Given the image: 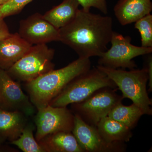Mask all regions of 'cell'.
Segmentation results:
<instances>
[{
  "mask_svg": "<svg viewBox=\"0 0 152 152\" xmlns=\"http://www.w3.org/2000/svg\"><path fill=\"white\" fill-rule=\"evenodd\" d=\"M32 46L18 33L0 40V69L7 71L29 51Z\"/></svg>",
  "mask_w": 152,
  "mask_h": 152,
  "instance_id": "cell-12",
  "label": "cell"
},
{
  "mask_svg": "<svg viewBox=\"0 0 152 152\" xmlns=\"http://www.w3.org/2000/svg\"><path fill=\"white\" fill-rule=\"evenodd\" d=\"M144 115L141 109L134 104L125 106L122 102L114 107L108 116L132 129L137 126L139 120Z\"/></svg>",
  "mask_w": 152,
  "mask_h": 152,
  "instance_id": "cell-18",
  "label": "cell"
},
{
  "mask_svg": "<svg viewBox=\"0 0 152 152\" xmlns=\"http://www.w3.org/2000/svg\"><path fill=\"white\" fill-rule=\"evenodd\" d=\"M29 117L18 112H9L0 108V145L19 137Z\"/></svg>",
  "mask_w": 152,
  "mask_h": 152,
  "instance_id": "cell-14",
  "label": "cell"
},
{
  "mask_svg": "<svg viewBox=\"0 0 152 152\" xmlns=\"http://www.w3.org/2000/svg\"><path fill=\"white\" fill-rule=\"evenodd\" d=\"M38 142L44 152H84L72 132L50 134Z\"/></svg>",
  "mask_w": 152,
  "mask_h": 152,
  "instance_id": "cell-15",
  "label": "cell"
},
{
  "mask_svg": "<svg viewBox=\"0 0 152 152\" xmlns=\"http://www.w3.org/2000/svg\"><path fill=\"white\" fill-rule=\"evenodd\" d=\"M80 5L77 0H63L44 14V18L58 29L69 24L75 18Z\"/></svg>",
  "mask_w": 152,
  "mask_h": 152,
  "instance_id": "cell-16",
  "label": "cell"
},
{
  "mask_svg": "<svg viewBox=\"0 0 152 152\" xmlns=\"http://www.w3.org/2000/svg\"><path fill=\"white\" fill-rule=\"evenodd\" d=\"M104 88L118 89L108 76L96 66L74 79L49 105L67 107L84 100L96 91Z\"/></svg>",
  "mask_w": 152,
  "mask_h": 152,
  "instance_id": "cell-4",
  "label": "cell"
},
{
  "mask_svg": "<svg viewBox=\"0 0 152 152\" xmlns=\"http://www.w3.org/2000/svg\"><path fill=\"white\" fill-rule=\"evenodd\" d=\"M75 115L73 129L72 131L84 152H125V142H108L102 137L96 127L88 124L77 115Z\"/></svg>",
  "mask_w": 152,
  "mask_h": 152,
  "instance_id": "cell-10",
  "label": "cell"
},
{
  "mask_svg": "<svg viewBox=\"0 0 152 152\" xmlns=\"http://www.w3.org/2000/svg\"><path fill=\"white\" fill-rule=\"evenodd\" d=\"M91 69L90 58H79L64 67L26 83L30 100L37 110L47 107L70 82Z\"/></svg>",
  "mask_w": 152,
  "mask_h": 152,
  "instance_id": "cell-2",
  "label": "cell"
},
{
  "mask_svg": "<svg viewBox=\"0 0 152 152\" xmlns=\"http://www.w3.org/2000/svg\"><path fill=\"white\" fill-rule=\"evenodd\" d=\"M96 67L114 82L118 89L121 91L124 99H130L141 109L144 115H152V100L147 91L149 77L146 67L129 71L99 65Z\"/></svg>",
  "mask_w": 152,
  "mask_h": 152,
  "instance_id": "cell-3",
  "label": "cell"
},
{
  "mask_svg": "<svg viewBox=\"0 0 152 152\" xmlns=\"http://www.w3.org/2000/svg\"><path fill=\"white\" fill-rule=\"evenodd\" d=\"M96 128L102 137L111 142H127L133 136L131 129L108 116L101 120Z\"/></svg>",
  "mask_w": 152,
  "mask_h": 152,
  "instance_id": "cell-17",
  "label": "cell"
},
{
  "mask_svg": "<svg viewBox=\"0 0 152 152\" xmlns=\"http://www.w3.org/2000/svg\"><path fill=\"white\" fill-rule=\"evenodd\" d=\"M129 36L114 31L110 42V48L99 57L98 65L111 69H134L137 66L133 59L139 56L151 54L152 48L137 46L131 43Z\"/></svg>",
  "mask_w": 152,
  "mask_h": 152,
  "instance_id": "cell-7",
  "label": "cell"
},
{
  "mask_svg": "<svg viewBox=\"0 0 152 152\" xmlns=\"http://www.w3.org/2000/svg\"><path fill=\"white\" fill-rule=\"evenodd\" d=\"M117 89H100L84 100L71 104V111L88 124L96 127L101 120L107 116L113 108L124 99L116 92Z\"/></svg>",
  "mask_w": 152,
  "mask_h": 152,
  "instance_id": "cell-6",
  "label": "cell"
},
{
  "mask_svg": "<svg viewBox=\"0 0 152 152\" xmlns=\"http://www.w3.org/2000/svg\"><path fill=\"white\" fill-rule=\"evenodd\" d=\"M33 0H9L0 7V18L14 15L19 13L29 3Z\"/></svg>",
  "mask_w": 152,
  "mask_h": 152,
  "instance_id": "cell-21",
  "label": "cell"
},
{
  "mask_svg": "<svg viewBox=\"0 0 152 152\" xmlns=\"http://www.w3.org/2000/svg\"><path fill=\"white\" fill-rule=\"evenodd\" d=\"M0 108L20 112L28 117L33 116L37 110L20 85L2 69H0Z\"/></svg>",
  "mask_w": 152,
  "mask_h": 152,
  "instance_id": "cell-9",
  "label": "cell"
},
{
  "mask_svg": "<svg viewBox=\"0 0 152 152\" xmlns=\"http://www.w3.org/2000/svg\"><path fill=\"white\" fill-rule=\"evenodd\" d=\"M35 129V124L28 121L19 137L10 143L24 152H44L34 136Z\"/></svg>",
  "mask_w": 152,
  "mask_h": 152,
  "instance_id": "cell-19",
  "label": "cell"
},
{
  "mask_svg": "<svg viewBox=\"0 0 152 152\" xmlns=\"http://www.w3.org/2000/svg\"><path fill=\"white\" fill-rule=\"evenodd\" d=\"M75 115L67 107H54L48 105L37 110L34 117L38 142L50 134L61 132H72Z\"/></svg>",
  "mask_w": 152,
  "mask_h": 152,
  "instance_id": "cell-8",
  "label": "cell"
},
{
  "mask_svg": "<svg viewBox=\"0 0 152 152\" xmlns=\"http://www.w3.org/2000/svg\"><path fill=\"white\" fill-rule=\"evenodd\" d=\"M134 27L141 36V46L152 48V15L151 14L139 19L135 23Z\"/></svg>",
  "mask_w": 152,
  "mask_h": 152,
  "instance_id": "cell-20",
  "label": "cell"
},
{
  "mask_svg": "<svg viewBox=\"0 0 152 152\" xmlns=\"http://www.w3.org/2000/svg\"><path fill=\"white\" fill-rule=\"evenodd\" d=\"M60 41L79 58L100 57L107 50L113 33L112 17L79 9L74 20L59 29Z\"/></svg>",
  "mask_w": 152,
  "mask_h": 152,
  "instance_id": "cell-1",
  "label": "cell"
},
{
  "mask_svg": "<svg viewBox=\"0 0 152 152\" xmlns=\"http://www.w3.org/2000/svg\"><path fill=\"white\" fill-rule=\"evenodd\" d=\"M9 0H0V7L6 4Z\"/></svg>",
  "mask_w": 152,
  "mask_h": 152,
  "instance_id": "cell-25",
  "label": "cell"
},
{
  "mask_svg": "<svg viewBox=\"0 0 152 152\" xmlns=\"http://www.w3.org/2000/svg\"><path fill=\"white\" fill-rule=\"evenodd\" d=\"M113 10L119 23L125 26L151 14L152 3L151 0H119Z\"/></svg>",
  "mask_w": 152,
  "mask_h": 152,
  "instance_id": "cell-13",
  "label": "cell"
},
{
  "mask_svg": "<svg viewBox=\"0 0 152 152\" xmlns=\"http://www.w3.org/2000/svg\"><path fill=\"white\" fill-rule=\"evenodd\" d=\"M54 49L46 44L32 45L29 51L7 70L15 80L31 81L54 69Z\"/></svg>",
  "mask_w": 152,
  "mask_h": 152,
  "instance_id": "cell-5",
  "label": "cell"
},
{
  "mask_svg": "<svg viewBox=\"0 0 152 152\" xmlns=\"http://www.w3.org/2000/svg\"><path fill=\"white\" fill-rule=\"evenodd\" d=\"M8 27L4 19L0 18V40L7 38L10 35Z\"/></svg>",
  "mask_w": 152,
  "mask_h": 152,
  "instance_id": "cell-23",
  "label": "cell"
},
{
  "mask_svg": "<svg viewBox=\"0 0 152 152\" xmlns=\"http://www.w3.org/2000/svg\"><path fill=\"white\" fill-rule=\"evenodd\" d=\"M147 60L146 67L148 73V91L149 92H151L152 91V58L151 55H149Z\"/></svg>",
  "mask_w": 152,
  "mask_h": 152,
  "instance_id": "cell-24",
  "label": "cell"
},
{
  "mask_svg": "<svg viewBox=\"0 0 152 152\" xmlns=\"http://www.w3.org/2000/svg\"><path fill=\"white\" fill-rule=\"evenodd\" d=\"M83 10L90 11L91 8L97 9L104 15L108 13L107 0H77Z\"/></svg>",
  "mask_w": 152,
  "mask_h": 152,
  "instance_id": "cell-22",
  "label": "cell"
},
{
  "mask_svg": "<svg viewBox=\"0 0 152 152\" xmlns=\"http://www.w3.org/2000/svg\"><path fill=\"white\" fill-rule=\"evenodd\" d=\"M18 33L32 45L60 41L59 29L44 18L43 15L39 13L21 20Z\"/></svg>",
  "mask_w": 152,
  "mask_h": 152,
  "instance_id": "cell-11",
  "label": "cell"
}]
</instances>
